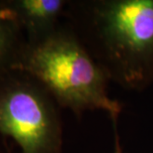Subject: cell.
<instances>
[{
	"instance_id": "obj_1",
	"label": "cell",
	"mask_w": 153,
	"mask_h": 153,
	"mask_svg": "<svg viewBox=\"0 0 153 153\" xmlns=\"http://www.w3.org/2000/svg\"><path fill=\"white\" fill-rule=\"evenodd\" d=\"M69 27L109 81L141 92L153 84V0H79Z\"/></svg>"
},
{
	"instance_id": "obj_2",
	"label": "cell",
	"mask_w": 153,
	"mask_h": 153,
	"mask_svg": "<svg viewBox=\"0 0 153 153\" xmlns=\"http://www.w3.org/2000/svg\"><path fill=\"white\" fill-rule=\"evenodd\" d=\"M44 87L55 103L76 115L103 110L118 120L123 107L108 94L110 81L69 27H57L34 43L26 42L13 65Z\"/></svg>"
},
{
	"instance_id": "obj_3",
	"label": "cell",
	"mask_w": 153,
	"mask_h": 153,
	"mask_svg": "<svg viewBox=\"0 0 153 153\" xmlns=\"http://www.w3.org/2000/svg\"><path fill=\"white\" fill-rule=\"evenodd\" d=\"M0 134L21 153H60L62 127L55 100L33 78L11 71L0 77Z\"/></svg>"
},
{
	"instance_id": "obj_4",
	"label": "cell",
	"mask_w": 153,
	"mask_h": 153,
	"mask_svg": "<svg viewBox=\"0 0 153 153\" xmlns=\"http://www.w3.org/2000/svg\"><path fill=\"white\" fill-rule=\"evenodd\" d=\"M64 0H15L8 2L22 30L27 33L28 43L40 41L58 27L59 16L65 11Z\"/></svg>"
},
{
	"instance_id": "obj_5",
	"label": "cell",
	"mask_w": 153,
	"mask_h": 153,
	"mask_svg": "<svg viewBox=\"0 0 153 153\" xmlns=\"http://www.w3.org/2000/svg\"><path fill=\"white\" fill-rule=\"evenodd\" d=\"M21 32V26L8 3L0 4V77L12 71L26 43L22 41Z\"/></svg>"
},
{
	"instance_id": "obj_6",
	"label": "cell",
	"mask_w": 153,
	"mask_h": 153,
	"mask_svg": "<svg viewBox=\"0 0 153 153\" xmlns=\"http://www.w3.org/2000/svg\"><path fill=\"white\" fill-rule=\"evenodd\" d=\"M112 122H113V126H114V131H115V150H114V153H123L122 144H120V136L118 134V128H117L118 120H112Z\"/></svg>"
}]
</instances>
